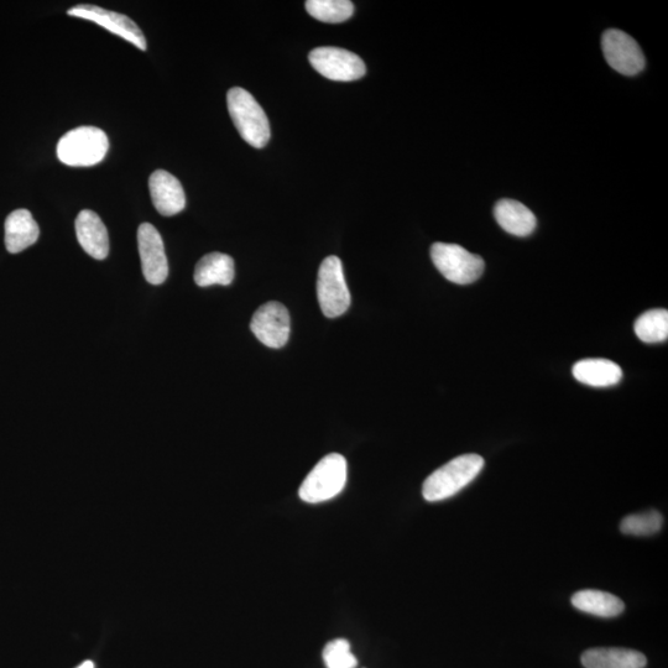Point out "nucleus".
I'll list each match as a JSON object with an SVG mask.
<instances>
[{"label":"nucleus","instance_id":"obj_2","mask_svg":"<svg viewBox=\"0 0 668 668\" xmlns=\"http://www.w3.org/2000/svg\"><path fill=\"white\" fill-rule=\"evenodd\" d=\"M229 116L245 142L262 149L270 140V124L263 108L248 91L240 87L227 95Z\"/></svg>","mask_w":668,"mask_h":668},{"label":"nucleus","instance_id":"obj_4","mask_svg":"<svg viewBox=\"0 0 668 668\" xmlns=\"http://www.w3.org/2000/svg\"><path fill=\"white\" fill-rule=\"evenodd\" d=\"M347 483V461L342 454L331 453L312 469L302 482L299 495L306 503L318 504L337 497Z\"/></svg>","mask_w":668,"mask_h":668},{"label":"nucleus","instance_id":"obj_13","mask_svg":"<svg viewBox=\"0 0 668 668\" xmlns=\"http://www.w3.org/2000/svg\"><path fill=\"white\" fill-rule=\"evenodd\" d=\"M78 242L88 255L103 260L109 254V236L106 226L96 212L85 210L76 219Z\"/></svg>","mask_w":668,"mask_h":668},{"label":"nucleus","instance_id":"obj_5","mask_svg":"<svg viewBox=\"0 0 668 668\" xmlns=\"http://www.w3.org/2000/svg\"><path fill=\"white\" fill-rule=\"evenodd\" d=\"M431 258L437 270L453 284H472L484 273V260L458 244H433Z\"/></svg>","mask_w":668,"mask_h":668},{"label":"nucleus","instance_id":"obj_16","mask_svg":"<svg viewBox=\"0 0 668 668\" xmlns=\"http://www.w3.org/2000/svg\"><path fill=\"white\" fill-rule=\"evenodd\" d=\"M573 377L579 383L607 388L617 385L623 379V370L617 363L608 359H584L573 365Z\"/></svg>","mask_w":668,"mask_h":668},{"label":"nucleus","instance_id":"obj_23","mask_svg":"<svg viewBox=\"0 0 668 668\" xmlns=\"http://www.w3.org/2000/svg\"><path fill=\"white\" fill-rule=\"evenodd\" d=\"M323 660L327 668H356L357 657L353 655L347 640L337 639L327 644L323 650Z\"/></svg>","mask_w":668,"mask_h":668},{"label":"nucleus","instance_id":"obj_20","mask_svg":"<svg viewBox=\"0 0 668 668\" xmlns=\"http://www.w3.org/2000/svg\"><path fill=\"white\" fill-rule=\"evenodd\" d=\"M305 5L312 18L328 24L346 22L354 13V5L349 0H309Z\"/></svg>","mask_w":668,"mask_h":668},{"label":"nucleus","instance_id":"obj_21","mask_svg":"<svg viewBox=\"0 0 668 668\" xmlns=\"http://www.w3.org/2000/svg\"><path fill=\"white\" fill-rule=\"evenodd\" d=\"M635 333L640 341L659 343L668 337L667 310H651L643 313L635 322Z\"/></svg>","mask_w":668,"mask_h":668},{"label":"nucleus","instance_id":"obj_14","mask_svg":"<svg viewBox=\"0 0 668 668\" xmlns=\"http://www.w3.org/2000/svg\"><path fill=\"white\" fill-rule=\"evenodd\" d=\"M5 247L18 254L38 242L40 229L28 210H17L5 221Z\"/></svg>","mask_w":668,"mask_h":668},{"label":"nucleus","instance_id":"obj_17","mask_svg":"<svg viewBox=\"0 0 668 668\" xmlns=\"http://www.w3.org/2000/svg\"><path fill=\"white\" fill-rule=\"evenodd\" d=\"M494 216L505 232L516 237L530 236L536 228V217L523 203L501 200L494 208Z\"/></svg>","mask_w":668,"mask_h":668},{"label":"nucleus","instance_id":"obj_11","mask_svg":"<svg viewBox=\"0 0 668 668\" xmlns=\"http://www.w3.org/2000/svg\"><path fill=\"white\" fill-rule=\"evenodd\" d=\"M138 247L144 278L149 284H164L169 275V263L163 238L153 224L143 223L138 229Z\"/></svg>","mask_w":668,"mask_h":668},{"label":"nucleus","instance_id":"obj_15","mask_svg":"<svg viewBox=\"0 0 668 668\" xmlns=\"http://www.w3.org/2000/svg\"><path fill=\"white\" fill-rule=\"evenodd\" d=\"M582 665L586 668H645L647 660L639 651L621 647H598L584 652Z\"/></svg>","mask_w":668,"mask_h":668},{"label":"nucleus","instance_id":"obj_19","mask_svg":"<svg viewBox=\"0 0 668 668\" xmlns=\"http://www.w3.org/2000/svg\"><path fill=\"white\" fill-rule=\"evenodd\" d=\"M572 604L574 608L583 613L596 615L600 618L618 617L624 612L623 600L608 592L586 589L573 594Z\"/></svg>","mask_w":668,"mask_h":668},{"label":"nucleus","instance_id":"obj_9","mask_svg":"<svg viewBox=\"0 0 668 668\" xmlns=\"http://www.w3.org/2000/svg\"><path fill=\"white\" fill-rule=\"evenodd\" d=\"M67 14L70 17L90 20V22L102 26V28L111 31L112 34L137 46L139 50L145 51L148 48L143 31L127 15L111 12V10L92 4L76 5V7L69 9Z\"/></svg>","mask_w":668,"mask_h":668},{"label":"nucleus","instance_id":"obj_3","mask_svg":"<svg viewBox=\"0 0 668 668\" xmlns=\"http://www.w3.org/2000/svg\"><path fill=\"white\" fill-rule=\"evenodd\" d=\"M109 149L107 134L96 127L70 130L57 144V158L62 164L87 167L101 163Z\"/></svg>","mask_w":668,"mask_h":668},{"label":"nucleus","instance_id":"obj_22","mask_svg":"<svg viewBox=\"0 0 668 668\" xmlns=\"http://www.w3.org/2000/svg\"><path fill=\"white\" fill-rule=\"evenodd\" d=\"M664 524V518L656 510L626 516L620 524V531L631 536H651L657 534Z\"/></svg>","mask_w":668,"mask_h":668},{"label":"nucleus","instance_id":"obj_18","mask_svg":"<svg viewBox=\"0 0 668 668\" xmlns=\"http://www.w3.org/2000/svg\"><path fill=\"white\" fill-rule=\"evenodd\" d=\"M233 280L234 260L227 254H207L196 265L195 281L200 287L228 286Z\"/></svg>","mask_w":668,"mask_h":668},{"label":"nucleus","instance_id":"obj_12","mask_svg":"<svg viewBox=\"0 0 668 668\" xmlns=\"http://www.w3.org/2000/svg\"><path fill=\"white\" fill-rule=\"evenodd\" d=\"M151 200L160 215L171 217L186 207L184 187L170 172L158 170L153 172L149 180Z\"/></svg>","mask_w":668,"mask_h":668},{"label":"nucleus","instance_id":"obj_10","mask_svg":"<svg viewBox=\"0 0 668 668\" xmlns=\"http://www.w3.org/2000/svg\"><path fill=\"white\" fill-rule=\"evenodd\" d=\"M250 328L266 347H284L290 337L289 311L280 302H268L254 313Z\"/></svg>","mask_w":668,"mask_h":668},{"label":"nucleus","instance_id":"obj_1","mask_svg":"<svg viewBox=\"0 0 668 668\" xmlns=\"http://www.w3.org/2000/svg\"><path fill=\"white\" fill-rule=\"evenodd\" d=\"M484 468V459L478 454H463L452 459L425 480L422 495L430 503L453 497L471 484Z\"/></svg>","mask_w":668,"mask_h":668},{"label":"nucleus","instance_id":"obj_8","mask_svg":"<svg viewBox=\"0 0 668 668\" xmlns=\"http://www.w3.org/2000/svg\"><path fill=\"white\" fill-rule=\"evenodd\" d=\"M605 60L612 69L625 76L638 75L645 67V56L630 35L617 29L605 31L602 39Z\"/></svg>","mask_w":668,"mask_h":668},{"label":"nucleus","instance_id":"obj_24","mask_svg":"<svg viewBox=\"0 0 668 668\" xmlns=\"http://www.w3.org/2000/svg\"><path fill=\"white\" fill-rule=\"evenodd\" d=\"M77 668H95V664H93L92 661H86V662H83V664H81Z\"/></svg>","mask_w":668,"mask_h":668},{"label":"nucleus","instance_id":"obj_6","mask_svg":"<svg viewBox=\"0 0 668 668\" xmlns=\"http://www.w3.org/2000/svg\"><path fill=\"white\" fill-rule=\"evenodd\" d=\"M317 297L323 315L328 318L344 315L351 306V292L344 279L341 259L332 255L323 260L318 270Z\"/></svg>","mask_w":668,"mask_h":668},{"label":"nucleus","instance_id":"obj_7","mask_svg":"<svg viewBox=\"0 0 668 668\" xmlns=\"http://www.w3.org/2000/svg\"><path fill=\"white\" fill-rule=\"evenodd\" d=\"M309 60L313 69L332 81H357L367 72V67L358 55L332 46L312 50Z\"/></svg>","mask_w":668,"mask_h":668}]
</instances>
